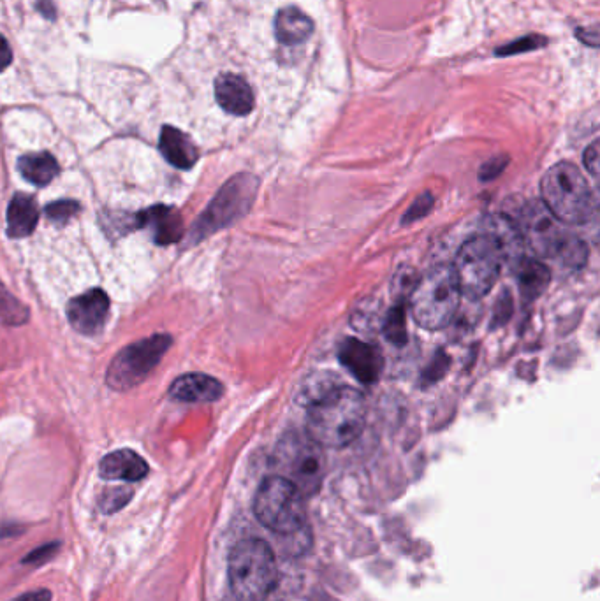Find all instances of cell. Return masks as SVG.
<instances>
[{
    "mask_svg": "<svg viewBox=\"0 0 600 601\" xmlns=\"http://www.w3.org/2000/svg\"><path fill=\"white\" fill-rule=\"evenodd\" d=\"M305 406L308 408V435L321 447H347L365 428L363 394L340 382L330 385Z\"/></svg>",
    "mask_w": 600,
    "mask_h": 601,
    "instance_id": "6da1fadb",
    "label": "cell"
},
{
    "mask_svg": "<svg viewBox=\"0 0 600 601\" xmlns=\"http://www.w3.org/2000/svg\"><path fill=\"white\" fill-rule=\"evenodd\" d=\"M227 575L236 601H264L277 586V559L263 540L245 538L231 551Z\"/></svg>",
    "mask_w": 600,
    "mask_h": 601,
    "instance_id": "7a4b0ae2",
    "label": "cell"
},
{
    "mask_svg": "<svg viewBox=\"0 0 600 601\" xmlns=\"http://www.w3.org/2000/svg\"><path fill=\"white\" fill-rule=\"evenodd\" d=\"M461 290L453 266H435L416 282L410 292L412 315L419 326L437 331L453 320Z\"/></svg>",
    "mask_w": 600,
    "mask_h": 601,
    "instance_id": "3957f363",
    "label": "cell"
},
{
    "mask_svg": "<svg viewBox=\"0 0 600 601\" xmlns=\"http://www.w3.org/2000/svg\"><path fill=\"white\" fill-rule=\"evenodd\" d=\"M542 203L562 224H585L592 217V190L578 167L560 162L542 178Z\"/></svg>",
    "mask_w": 600,
    "mask_h": 601,
    "instance_id": "277c9868",
    "label": "cell"
},
{
    "mask_svg": "<svg viewBox=\"0 0 600 601\" xmlns=\"http://www.w3.org/2000/svg\"><path fill=\"white\" fill-rule=\"evenodd\" d=\"M254 512L257 521L277 535H300L307 526L303 494L280 475L266 478L261 484L254 500Z\"/></svg>",
    "mask_w": 600,
    "mask_h": 601,
    "instance_id": "5b68a950",
    "label": "cell"
},
{
    "mask_svg": "<svg viewBox=\"0 0 600 601\" xmlns=\"http://www.w3.org/2000/svg\"><path fill=\"white\" fill-rule=\"evenodd\" d=\"M502 262V248L491 232L469 239L458 252L453 266L461 294L470 299L486 296L497 283Z\"/></svg>",
    "mask_w": 600,
    "mask_h": 601,
    "instance_id": "8992f818",
    "label": "cell"
},
{
    "mask_svg": "<svg viewBox=\"0 0 600 601\" xmlns=\"http://www.w3.org/2000/svg\"><path fill=\"white\" fill-rule=\"evenodd\" d=\"M280 477L286 478L303 496L321 489L326 459L319 443L312 436L289 433L282 438L275 452Z\"/></svg>",
    "mask_w": 600,
    "mask_h": 601,
    "instance_id": "52a82bcc",
    "label": "cell"
},
{
    "mask_svg": "<svg viewBox=\"0 0 600 601\" xmlns=\"http://www.w3.org/2000/svg\"><path fill=\"white\" fill-rule=\"evenodd\" d=\"M259 182L252 174H238L217 192L210 206L192 225L189 243L196 245L213 232L235 224L250 210L256 199Z\"/></svg>",
    "mask_w": 600,
    "mask_h": 601,
    "instance_id": "ba28073f",
    "label": "cell"
},
{
    "mask_svg": "<svg viewBox=\"0 0 600 601\" xmlns=\"http://www.w3.org/2000/svg\"><path fill=\"white\" fill-rule=\"evenodd\" d=\"M173 343L169 334H154L145 340L136 341L122 348L111 361L106 382L110 389L118 392L131 391L161 363L162 355L168 352Z\"/></svg>",
    "mask_w": 600,
    "mask_h": 601,
    "instance_id": "9c48e42d",
    "label": "cell"
},
{
    "mask_svg": "<svg viewBox=\"0 0 600 601\" xmlns=\"http://www.w3.org/2000/svg\"><path fill=\"white\" fill-rule=\"evenodd\" d=\"M516 225L520 229L523 243L542 259L558 257L569 238L562 229V222L541 201L523 204Z\"/></svg>",
    "mask_w": 600,
    "mask_h": 601,
    "instance_id": "30bf717a",
    "label": "cell"
},
{
    "mask_svg": "<svg viewBox=\"0 0 600 601\" xmlns=\"http://www.w3.org/2000/svg\"><path fill=\"white\" fill-rule=\"evenodd\" d=\"M110 313V297L101 289H92L74 297L67 305V320L73 327L85 336L101 333Z\"/></svg>",
    "mask_w": 600,
    "mask_h": 601,
    "instance_id": "8fae6325",
    "label": "cell"
},
{
    "mask_svg": "<svg viewBox=\"0 0 600 601\" xmlns=\"http://www.w3.org/2000/svg\"><path fill=\"white\" fill-rule=\"evenodd\" d=\"M340 363L351 371L352 377L361 384H374L382 370V357L379 348L370 343L351 338L340 347Z\"/></svg>",
    "mask_w": 600,
    "mask_h": 601,
    "instance_id": "7c38bea8",
    "label": "cell"
},
{
    "mask_svg": "<svg viewBox=\"0 0 600 601\" xmlns=\"http://www.w3.org/2000/svg\"><path fill=\"white\" fill-rule=\"evenodd\" d=\"M136 225L141 229H150L155 245L166 247L178 243L183 238L182 215L173 206L157 204L136 215Z\"/></svg>",
    "mask_w": 600,
    "mask_h": 601,
    "instance_id": "4fadbf2b",
    "label": "cell"
},
{
    "mask_svg": "<svg viewBox=\"0 0 600 601\" xmlns=\"http://www.w3.org/2000/svg\"><path fill=\"white\" fill-rule=\"evenodd\" d=\"M215 97L220 108L229 115L247 116L256 106L252 87L238 74H220L215 81Z\"/></svg>",
    "mask_w": 600,
    "mask_h": 601,
    "instance_id": "5bb4252c",
    "label": "cell"
},
{
    "mask_svg": "<svg viewBox=\"0 0 600 601\" xmlns=\"http://www.w3.org/2000/svg\"><path fill=\"white\" fill-rule=\"evenodd\" d=\"M224 394V385L217 378L203 373H191L176 378L169 387V396L178 403H213Z\"/></svg>",
    "mask_w": 600,
    "mask_h": 601,
    "instance_id": "9a60e30c",
    "label": "cell"
},
{
    "mask_svg": "<svg viewBox=\"0 0 600 601\" xmlns=\"http://www.w3.org/2000/svg\"><path fill=\"white\" fill-rule=\"evenodd\" d=\"M148 463L131 449L115 450L99 464V473L104 480L140 482L148 475Z\"/></svg>",
    "mask_w": 600,
    "mask_h": 601,
    "instance_id": "2e32d148",
    "label": "cell"
},
{
    "mask_svg": "<svg viewBox=\"0 0 600 601\" xmlns=\"http://www.w3.org/2000/svg\"><path fill=\"white\" fill-rule=\"evenodd\" d=\"M159 148L162 157L178 169H191L199 159L198 148L192 143V139L171 125L162 129Z\"/></svg>",
    "mask_w": 600,
    "mask_h": 601,
    "instance_id": "e0dca14e",
    "label": "cell"
},
{
    "mask_svg": "<svg viewBox=\"0 0 600 601\" xmlns=\"http://www.w3.org/2000/svg\"><path fill=\"white\" fill-rule=\"evenodd\" d=\"M314 34V22L298 8L280 9L275 16V37L287 46L301 44Z\"/></svg>",
    "mask_w": 600,
    "mask_h": 601,
    "instance_id": "ac0fdd59",
    "label": "cell"
},
{
    "mask_svg": "<svg viewBox=\"0 0 600 601\" xmlns=\"http://www.w3.org/2000/svg\"><path fill=\"white\" fill-rule=\"evenodd\" d=\"M39 222V210H37L34 197L27 194H16L8 208V234L11 238H27L36 231Z\"/></svg>",
    "mask_w": 600,
    "mask_h": 601,
    "instance_id": "d6986e66",
    "label": "cell"
},
{
    "mask_svg": "<svg viewBox=\"0 0 600 601\" xmlns=\"http://www.w3.org/2000/svg\"><path fill=\"white\" fill-rule=\"evenodd\" d=\"M18 171L32 185L46 187L59 174V162L55 160L52 153H29L18 160Z\"/></svg>",
    "mask_w": 600,
    "mask_h": 601,
    "instance_id": "ffe728a7",
    "label": "cell"
},
{
    "mask_svg": "<svg viewBox=\"0 0 600 601\" xmlns=\"http://www.w3.org/2000/svg\"><path fill=\"white\" fill-rule=\"evenodd\" d=\"M549 269L539 261H521L520 262V290L521 296L532 303L534 299L541 296L542 292L548 287Z\"/></svg>",
    "mask_w": 600,
    "mask_h": 601,
    "instance_id": "44dd1931",
    "label": "cell"
},
{
    "mask_svg": "<svg viewBox=\"0 0 600 601\" xmlns=\"http://www.w3.org/2000/svg\"><path fill=\"white\" fill-rule=\"evenodd\" d=\"M0 320L8 326H20L29 320V310L0 285Z\"/></svg>",
    "mask_w": 600,
    "mask_h": 601,
    "instance_id": "7402d4cb",
    "label": "cell"
},
{
    "mask_svg": "<svg viewBox=\"0 0 600 601\" xmlns=\"http://www.w3.org/2000/svg\"><path fill=\"white\" fill-rule=\"evenodd\" d=\"M382 333L386 336V340L391 341L396 347L405 345L407 329H405V310L402 305H396L389 310L382 324Z\"/></svg>",
    "mask_w": 600,
    "mask_h": 601,
    "instance_id": "603a6c76",
    "label": "cell"
},
{
    "mask_svg": "<svg viewBox=\"0 0 600 601\" xmlns=\"http://www.w3.org/2000/svg\"><path fill=\"white\" fill-rule=\"evenodd\" d=\"M548 44V39L542 36H525L521 39H516L513 43L505 44L502 48H498L495 53L497 57H511V55H518V53H525V51L539 50L542 46Z\"/></svg>",
    "mask_w": 600,
    "mask_h": 601,
    "instance_id": "cb8c5ba5",
    "label": "cell"
},
{
    "mask_svg": "<svg viewBox=\"0 0 600 601\" xmlns=\"http://www.w3.org/2000/svg\"><path fill=\"white\" fill-rule=\"evenodd\" d=\"M132 498V489L127 486L113 487L108 489L103 494V498L99 501V507L103 510L104 514H113L118 512L120 508H124Z\"/></svg>",
    "mask_w": 600,
    "mask_h": 601,
    "instance_id": "d4e9b609",
    "label": "cell"
},
{
    "mask_svg": "<svg viewBox=\"0 0 600 601\" xmlns=\"http://www.w3.org/2000/svg\"><path fill=\"white\" fill-rule=\"evenodd\" d=\"M586 252L585 245H583V241H579L576 238H567L565 241L564 248H562V252H560V257L564 259L565 264L567 266H571V268H579V266H583L585 264Z\"/></svg>",
    "mask_w": 600,
    "mask_h": 601,
    "instance_id": "484cf974",
    "label": "cell"
},
{
    "mask_svg": "<svg viewBox=\"0 0 600 601\" xmlns=\"http://www.w3.org/2000/svg\"><path fill=\"white\" fill-rule=\"evenodd\" d=\"M80 210V204L76 201H55V203L46 206L44 213L53 222L64 224L69 218H73L76 213H80Z\"/></svg>",
    "mask_w": 600,
    "mask_h": 601,
    "instance_id": "4316f807",
    "label": "cell"
},
{
    "mask_svg": "<svg viewBox=\"0 0 600 601\" xmlns=\"http://www.w3.org/2000/svg\"><path fill=\"white\" fill-rule=\"evenodd\" d=\"M432 206L433 197L430 196V194H423L416 203L410 206V210L405 213L403 224H410V222H414V220H418V218L425 217L426 213L432 210Z\"/></svg>",
    "mask_w": 600,
    "mask_h": 601,
    "instance_id": "83f0119b",
    "label": "cell"
},
{
    "mask_svg": "<svg viewBox=\"0 0 600 601\" xmlns=\"http://www.w3.org/2000/svg\"><path fill=\"white\" fill-rule=\"evenodd\" d=\"M585 166L592 176L599 174V141H593L592 145L586 148Z\"/></svg>",
    "mask_w": 600,
    "mask_h": 601,
    "instance_id": "f1b7e54d",
    "label": "cell"
},
{
    "mask_svg": "<svg viewBox=\"0 0 600 601\" xmlns=\"http://www.w3.org/2000/svg\"><path fill=\"white\" fill-rule=\"evenodd\" d=\"M505 164H507V159H505V157H497V159L490 160V162L484 164L483 169H481V178H483V180H493L495 176H498V174L504 171Z\"/></svg>",
    "mask_w": 600,
    "mask_h": 601,
    "instance_id": "f546056e",
    "label": "cell"
},
{
    "mask_svg": "<svg viewBox=\"0 0 600 601\" xmlns=\"http://www.w3.org/2000/svg\"><path fill=\"white\" fill-rule=\"evenodd\" d=\"M57 551V547L55 545H44L41 549H37L36 552H32L30 556L25 558L23 563H27V565H34V563H43L46 559L53 556V552Z\"/></svg>",
    "mask_w": 600,
    "mask_h": 601,
    "instance_id": "4dcf8cb0",
    "label": "cell"
},
{
    "mask_svg": "<svg viewBox=\"0 0 600 601\" xmlns=\"http://www.w3.org/2000/svg\"><path fill=\"white\" fill-rule=\"evenodd\" d=\"M11 62H13V51H11V46H9L8 41H6V37L0 36V73L6 71V69L11 66Z\"/></svg>",
    "mask_w": 600,
    "mask_h": 601,
    "instance_id": "1f68e13d",
    "label": "cell"
},
{
    "mask_svg": "<svg viewBox=\"0 0 600 601\" xmlns=\"http://www.w3.org/2000/svg\"><path fill=\"white\" fill-rule=\"evenodd\" d=\"M509 299H511V296H509V294H505L504 299H502V297L498 299L497 308H495V322H493L495 326H497V324H505V322H507V319L511 317V312H513V308H507V310H504L505 303H507Z\"/></svg>",
    "mask_w": 600,
    "mask_h": 601,
    "instance_id": "d6a6232c",
    "label": "cell"
},
{
    "mask_svg": "<svg viewBox=\"0 0 600 601\" xmlns=\"http://www.w3.org/2000/svg\"><path fill=\"white\" fill-rule=\"evenodd\" d=\"M579 39H581V43L588 44V46H593V48H597L599 46V30L597 27H592V29H579L578 32Z\"/></svg>",
    "mask_w": 600,
    "mask_h": 601,
    "instance_id": "836d02e7",
    "label": "cell"
},
{
    "mask_svg": "<svg viewBox=\"0 0 600 601\" xmlns=\"http://www.w3.org/2000/svg\"><path fill=\"white\" fill-rule=\"evenodd\" d=\"M11 601H52V593L48 589H37V591L23 593L22 596Z\"/></svg>",
    "mask_w": 600,
    "mask_h": 601,
    "instance_id": "e575fe53",
    "label": "cell"
},
{
    "mask_svg": "<svg viewBox=\"0 0 600 601\" xmlns=\"http://www.w3.org/2000/svg\"><path fill=\"white\" fill-rule=\"evenodd\" d=\"M37 8H39V11H41L46 18H50V20L55 18V8H53L52 0H39Z\"/></svg>",
    "mask_w": 600,
    "mask_h": 601,
    "instance_id": "d590c367",
    "label": "cell"
},
{
    "mask_svg": "<svg viewBox=\"0 0 600 601\" xmlns=\"http://www.w3.org/2000/svg\"><path fill=\"white\" fill-rule=\"evenodd\" d=\"M236 601V600H235Z\"/></svg>",
    "mask_w": 600,
    "mask_h": 601,
    "instance_id": "8d00e7d4",
    "label": "cell"
}]
</instances>
